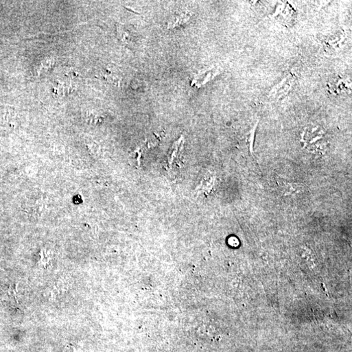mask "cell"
<instances>
[{
	"label": "cell",
	"mask_w": 352,
	"mask_h": 352,
	"mask_svg": "<svg viewBox=\"0 0 352 352\" xmlns=\"http://www.w3.org/2000/svg\"><path fill=\"white\" fill-rule=\"evenodd\" d=\"M302 142L305 147L309 150H315L317 149H323L325 146V133L321 129L312 128L304 131L302 135Z\"/></svg>",
	"instance_id": "1"
},
{
	"label": "cell",
	"mask_w": 352,
	"mask_h": 352,
	"mask_svg": "<svg viewBox=\"0 0 352 352\" xmlns=\"http://www.w3.org/2000/svg\"><path fill=\"white\" fill-rule=\"evenodd\" d=\"M296 76L293 73L288 74L278 84L275 85L269 92L267 99L270 101H277L285 97L292 90Z\"/></svg>",
	"instance_id": "2"
},
{
	"label": "cell",
	"mask_w": 352,
	"mask_h": 352,
	"mask_svg": "<svg viewBox=\"0 0 352 352\" xmlns=\"http://www.w3.org/2000/svg\"><path fill=\"white\" fill-rule=\"evenodd\" d=\"M346 35L344 31L336 32L335 34L323 37V43L328 51L333 52L339 49L344 42Z\"/></svg>",
	"instance_id": "5"
},
{
	"label": "cell",
	"mask_w": 352,
	"mask_h": 352,
	"mask_svg": "<svg viewBox=\"0 0 352 352\" xmlns=\"http://www.w3.org/2000/svg\"><path fill=\"white\" fill-rule=\"evenodd\" d=\"M74 85L71 82H60L55 87V91L56 93L66 95L67 93H70L71 91L74 90Z\"/></svg>",
	"instance_id": "9"
},
{
	"label": "cell",
	"mask_w": 352,
	"mask_h": 352,
	"mask_svg": "<svg viewBox=\"0 0 352 352\" xmlns=\"http://www.w3.org/2000/svg\"><path fill=\"white\" fill-rule=\"evenodd\" d=\"M282 193L285 196L294 195L303 193L305 191V186L300 183L289 182L283 179L277 181Z\"/></svg>",
	"instance_id": "6"
},
{
	"label": "cell",
	"mask_w": 352,
	"mask_h": 352,
	"mask_svg": "<svg viewBox=\"0 0 352 352\" xmlns=\"http://www.w3.org/2000/svg\"><path fill=\"white\" fill-rule=\"evenodd\" d=\"M192 17L191 12H185L181 13V14L177 15L171 21L168 23V28H173L181 27L183 25H186L190 21Z\"/></svg>",
	"instance_id": "7"
},
{
	"label": "cell",
	"mask_w": 352,
	"mask_h": 352,
	"mask_svg": "<svg viewBox=\"0 0 352 352\" xmlns=\"http://www.w3.org/2000/svg\"><path fill=\"white\" fill-rule=\"evenodd\" d=\"M118 34L120 40L126 45H131L133 42L132 37L130 35V33L125 28L124 26H118Z\"/></svg>",
	"instance_id": "8"
},
{
	"label": "cell",
	"mask_w": 352,
	"mask_h": 352,
	"mask_svg": "<svg viewBox=\"0 0 352 352\" xmlns=\"http://www.w3.org/2000/svg\"><path fill=\"white\" fill-rule=\"evenodd\" d=\"M327 87L329 93L335 95H341L351 91V82L348 78L338 76L330 81Z\"/></svg>",
	"instance_id": "4"
},
{
	"label": "cell",
	"mask_w": 352,
	"mask_h": 352,
	"mask_svg": "<svg viewBox=\"0 0 352 352\" xmlns=\"http://www.w3.org/2000/svg\"><path fill=\"white\" fill-rule=\"evenodd\" d=\"M274 12L272 13V18L277 19L286 26H291L294 22V9L288 2H278Z\"/></svg>",
	"instance_id": "3"
}]
</instances>
